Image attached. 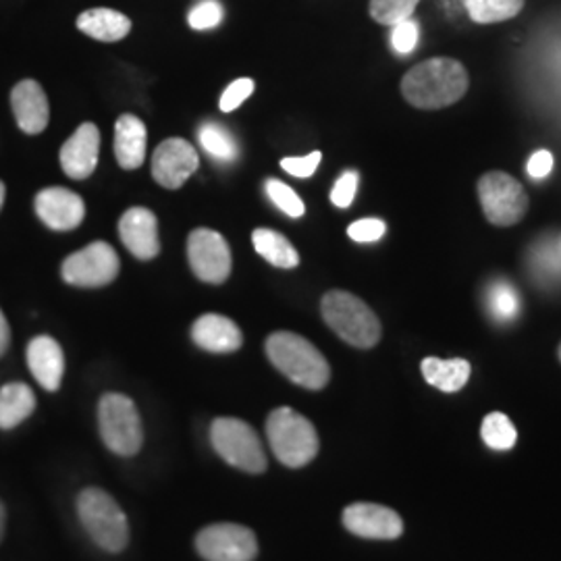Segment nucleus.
<instances>
[{"label": "nucleus", "instance_id": "nucleus-1", "mask_svg": "<svg viewBox=\"0 0 561 561\" xmlns=\"http://www.w3.org/2000/svg\"><path fill=\"white\" fill-rule=\"evenodd\" d=\"M400 88L401 96L414 108L439 111L466 96L470 88V76L460 60L433 57L414 65L403 76Z\"/></svg>", "mask_w": 561, "mask_h": 561}, {"label": "nucleus", "instance_id": "nucleus-2", "mask_svg": "<svg viewBox=\"0 0 561 561\" xmlns=\"http://www.w3.org/2000/svg\"><path fill=\"white\" fill-rule=\"evenodd\" d=\"M266 356L287 379L308 391H321L331 381V366L319 347L298 333L277 331L266 340Z\"/></svg>", "mask_w": 561, "mask_h": 561}, {"label": "nucleus", "instance_id": "nucleus-3", "mask_svg": "<svg viewBox=\"0 0 561 561\" xmlns=\"http://www.w3.org/2000/svg\"><path fill=\"white\" fill-rule=\"evenodd\" d=\"M321 314L329 329L352 347L370 350L381 341L382 327L373 308L358 296L333 289L322 296Z\"/></svg>", "mask_w": 561, "mask_h": 561}, {"label": "nucleus", "instance_id": "nucleus-4", "mask_svg": "<svg viewBox=\"0 0 561 561\" xmlns=\"http://www.w3.org/2000/svg\"><path fill=\"white\" fill-rule=\"evenodd\" d=\"M266 437L275 458L287 468H304L319 454L314 424L291 408H277L266 419Z\"/></svg>", "mask_w": 561, "mask_h": 561}, {"label": "nucleus", "instance_id": "nucleus-5", "mask_svg": "<svg viewBox=\"0 0 561 561\" xmlns=\"http://www.w3.org/2000/svg\"><path fill=\"white\" fill-rule=\"evenodd\" d=\"M78 514L85 533L108 553H119L129 542L127 518L106 491L90 486L78 497Z\"/></svg>", "mask_w": 561, "mask_h": 561}, {"label": "nucleus", "instance_id": "nucleus-6", "mask_svg": "<svg viewBox=\"0 0 561 561\" xmlns=\"http://www.w3.org/2000/svg\"><path fill=\"white\" fill-rule=\"evenodd\" d=\"M210 442L222 460L241 472L262 474L268 466L256 431L240 419H217L213 422Z\"/></svg>", "mask_w": 561, "mask_h": 561}, {"label": "nucleus", "instance_id": "nucleus-7", "mask_svg": "<svg viewBox=\"0 0 561 561\" xmlns=\"http://www.w3.org/2000/svg\"><path fill=\"white\" fill-rule=\"evenodd\" d=\"M99 426L104 445L123 458L140 451L144 442L140 414L136 403L121 393H106L99 403Z\"/></svg>", "mask_w": 561, "mask_h": 561}, {"label": "nucleus", "instance_id": "nucleus-8", "mask_svg": "<svg viewBox=\"0 0 561 561\" xmlns=\"http://www.w3.org/2000/svg\"><path fill=\"white\" fill-rule=\"evenodd\" d=\"M486 221L495 227H514L528 213V194L520 181L505 171H489L477 183Z\"/></svg>", "mask_w": 561, "mask_h": 561}, {"label": "nucleus", "instance_id": "nucleus-9", "mask_svg": "<svg viewBox=\"0 0 561 561\" xmlns=\"http://www.w3.org/2000/svg\"><path fill=\"white\" fill-rule=\"evenodd\" d=\"M119 268V256L115 248L106 241H92L62 262L60 275L69 285L94 289L117 279Z\"/></svg>", "mask_w": 561, "mask_h": 561}, {"label": "nucleus", "instance_id": "nucleus-10", "mask_svg": "<svg viewBox=\"0 0 561 561\" xmlns=\"http://www.w3.org/2000/svg\"><path fill=\"white\" fill-rule=\"evenodd\" d=\"M196 549L206 561H254L259 541L248 526L213 524L198 533Z\"/></svg>", "mask_w": 561, "mask_h": 561}, {"label": "nucleus", "instance_id": "nucleus-11", "mask_svg": "<svg viewBox=\"0 0 561 561\" xmlns=\"http://www.w3.org/2000/svg\"><path fill=\"white\" fill-rule=\"evenodd\" d=\"M187 259L194 275L204 283L221 285L231 275L229 243L213 229H196L190 233Z\"/></svg>", "mask_w": 561, "mask_h": 561}, {"label": "nucleus", "instance_id": "nucleus-12", "mask_svg": "<svg viewBox=\"0 0 561 561\" xmlns=\"http://www.w3.org/2000/svg\"><path fill=\"white\" fill-rule=\"evenodd\" d=\"M341 520L352 535L360 539L396 541L403 533L400 514L379 503H352L343 510Z\"/></svg>", "mask_w": 561, "mask_h": 561}, {"label": "nucleus", "instance_id": "nucleus-13", "mask_svg": "<svg viewBox=\"0 0 561 561\" xmlns=\"http://www.w3.org/2000/svg\"><path fill=\"white\" fill-rule=\"evenodd\" d=\"M198 152L190 141L169 138L154 150L152 178L167 190H180L198 171Z\"/></svg>", "mask_w": 561, "mask_h": 561}, {"label": "nucleus", "instance_id": "nucleus-14", "mask_svg": "<svg viewBox=\"0 0 561 561\" xmlns=\"http://www.w3.org/2000/svg\"><path fill=\"white\" fill-rule=\"evenodd\" d=\"M119 236L138 261H152L161 252L159 219L144 206H134L121 217Z\"/></svg>", "mask_w": 561, "mask_h": 561}, {"label": "nucleus", "instance_id": "nucleus-15", "mask_svg": "<svg viewBox=\"0 0 561 561\" xmlns=\"http://www.w3.org/2000/svg\"><path fill=\"white\" fill-rule=\"evenodd\" d=\"M36 215L55 231H71L83 221L85 204L67 187H46L36 196Z\"/></svg>", "mask_w": 561, "mask_h": 561}, {"label": "nucleus", "instance_id": "nucleus-16", "mask_svg": "<svg viewBox=\"0 0 561 561\" xmlns=\"http://www.w3.org/2000/svg\"><path fill=\"white\" fill-rule=\"evenodd\" d=\"M101 154V131L94 123H83L60 148V167L71 180H85L94 173Z\"/></svg>", "mask_w": 561, "mask_h": 561}, {"label": "nucleus", "instance_id": "nucleus-17", "mask_svg": "<svg viewBox=\"0 0 561 561\" xmlns=\"http://www.w3.org/2000/svg\"><path fill=\"white\" fill-rule=\"evenodd\" d=\"M11 106L21 131L38 136L50 119V106L46 92L38 81L23 80L11 92Z\"/></svg>", "mask_w": 561, "mask_h": 561}, {"label": "nucleus", "instance_id": "nucleus-18", "mask_svg": "<svg viewBox=\"0 0 561 561\" xmlns=\"http://www.w3.org/2000/svg\"><path fill=\"white\" fill-rule=\"evenodd\" d=\"M194 343L213 354H231L238 352L243 343L241 329L221 314H204L192 324Z\"/></svg>", "mask_w": 561, "mask_h": 561}, {"label": "nucleus", "instance_id": "nucleus-19", "mask_svg": "<svg viewBox=\"0 0 561 561\" xmlns=\"http://www.w3.org/2000/svg\"><path fill=\"white\" fill-rule=\"evenodd\" d=\"M27 366L34 379L41 382L46 391H57L65 373V356L60 350L59 341L41 335L34 337L27 345Z\"/></svg>", "mask_w": 561, "mask_h": 561}, {"label": "nucleus", "instance_id": "nucleus-20", "mask_svg": "<svg viewBox=\"0 0 561 561\" xmlns=\"http://www.w3.org/2000/svg\"><path fill=\"white\" fill-rule=\"evenodd\" d=\"M146 125L136 115H123L115 123V157L121 169L134 171L146 161Z\"/></svg>", "mask_w": 561, "mask_h": 561}, {"label": "nucleus", "instance_id": "nucleus-21", "mask_svg": "<svg viewBox=\"0 0 561 561\" xmlns=\"http://www.w3.org/2000/svg\"><path fill=\"white\" fill-rule=\"evenodd\" d=\"M76 23L80 32L99 42H119L131 32V20L106 7L83 11Z\"/></svg>", "mask_w": 561, "mask_h": 561}, {"label": "nucleus", "instance_id": "nucleus-22", "mask_svg": "<svg viewBox=\"0 0 561 561\" xmlns=\"http://www.w3.org/2000/svg\"><path fill=\"white\" fill-rule=\"evenodd\" d=\"M422 377L428 385L439 389L443 393H458L472 375L470 362L463 358H454V360H442L435 356L424 358L421 364Z\"/></svg>", "mask_w": 561, "mask_h": 561}, {"label": "nucleus", "instance_id": "nucleus-23", "mask_svg": "<svg viewBox=\"0 0 561 561\" xmlns=\"http://www.w3.org/2000/svg\"><path fill=\"white\" fill-rule=\"evenodd\" d=\"M36 410V396L25 382H9L0 389V428L11 431Z\"/></svg>", "mask_w": 561, "mask_h": 561}, {"label": "nucleus", "instance_id": "nucleus-24", "mask_svg": "<svg viewBox=\"0 0 561 561\" xmlns=\"http://www.w3.org/2000/svg\"><path fill=\"white\" fill-rule=\"evenodd\" d=\"M254 250L261 254L264 261L277 268H296L300 264V254L291 245V241L280 236L275 229H256L252 233Z\"/></svg>", "mask_w": 561, "mask_h": 561}, {"label": "nucleus", "instance_id": "nucleus-25", "mask_svg": "<svg viewBox=\"0 0 561 561\" xmlns=\"http://www.w3.org/2000/svg\"><path fill=\"white\" fill-rule=\"evenodd\" d=\"M470 20L481 25L502 23L520 15L526 0H463Z\"/></svg>", "mask_w": 561, "mask_h": 561}, {"label": "nucleus", "instance_id": "nucleus-26", "mask_svg": "<svg viewBox=\"0 0 561 561\" xmlns=\"http://www.w3.org/2000/svg\"><path fill=\"white\" fill-rule=\"evenodd\" d=\"M202 148L219 162H233L240 157V146L236 138L217 123H204L198 131Z\"/></svg>", "mask_w": 561, "mask_h": 561}, {"label": "nucleus", "instance_id": "nucleus-27", "mask_svg": "<svg viewBox=\"0 0 561 561\" xmlns=\"http://www.w3.org/2000/svg\"><path fill=\"white\" fill-rule=\"evenodd\" d=\"M482 442L486 443L491 449L497 451H507L516 445L518 433L514 422L510 421L502 412H491L484 421L481 428Z\"/></svg>", "mask_w": 561, "mask_h": 561}, {"label": "nucleus", "instance_id": "nucleus-28", "mask_svg": "<svg viewBox=\"0 0 561 561\" xmlns=\"http://www.w3.org/2000/svg\"><path fill=\"white\" fill-rule=\"evenodd\" d=\"M421 0H370L368 13L381 25H398L401 21L412 20Z\"/></svg>", "mask_w": 561, "mask_h": 561}, {"label": "nucleus", "instance_id": "nucleus-29", "mask_svg": "<svg viewBox=\"0 0 561 561\" xmlns=\"http://www.w3.org/2000/svg\"><path fill=\"white\" fill-rule=\"evenodd\" d=\"M264 190H266V196L271 198V202L283 210L287 217L291 219H300L306 213V206L301 202L300 196L279 180H266L264 183Z\"/></svg>", "mask_w": 561, "mask_h": 561}, {"label": "nucleus", "instance_id": "nucleus-30", "mask_svg": "<svg viewBox=\"0 0 561 561\" xmlns=\"http://www.w3.org/2000/svg\"><path fill=\"white\" fill-rule=\"evenodd\" d=\"M491 308L500 321H512L520 308L516 289L505 283H497L491 291Z\"/></svg>", "mask_w": 561, "mask_h": 561}, {"label": "nucleus", "instance_id": "nucleus-31", "mask_svg": "<svg viewBox=\"0 0 561 561\" xmlns=\"http://www.w3.org/2000/svg\"><path fill=\"white\" fill-rule=\"evenodd\" d=\"M190 27L192 30H213L222 21V7L219 0H204L190 13Z\"/></svg>", "mask_w": 561, "mask_h": 561}, {"label": "nucleus", "instance_id": "nucleus-32", "mask_svg": "<svg viewBox=\"0 0 561 561\" xmlns=\"http://www.w3.org/2000/svg\"><path fill=\"white\" fill-rule=\"evenodd\" d=\"M252 92H254V81L250 80V78H241V80L229 83L221 96L222 113L236 111L241 102H245L252 96Z\"/></svg>", "mask_w": 561, "mask_h": 561}, {"label": "nucleus", "instance_id": "nucleus-33", "mask_svg": "<svg viewBox=\"0 0 561 561\" xmlns=\"http://www.w3.org/2000/svg\"><path fill=\"white\" fill-rule=\"evenodd\" d=\"M356 192H358V173L347 171L341 175L340 180L335 181V185L331 190V202L337 208H350L356 198Z\"/></svg>", "mask_w": 561, "mask_h": 561}, {"label": "nucleus", "instance_id": "nucleus-34", "mask_svg": "<svg viewBox=\"0 0 561 561\" xmlns=\"http://www.w3.org/2000/svg\"><path fill=\"white\" fill-rule=\"evenodd\" d=\"M321 161L322 154L317 150V152H312V154H308V157H287V159H283V161H280V169L287 171V173L294 175V178L306 180V178H312V175L317 173Z\"/></svg>", "mask_w": 561, "mask_h": 561}, {"label": "nucleus", "instance_id": "nucleus-35", "mask_svg": "<svg viewBox=\"0 0 561 561\" xmlns=\"http://www.w3.org/2000/svg\"><path fill=\"white\" fill-rule=\"evenodd\" d=\"M391 44L400 55H408L416 48L419 44V25L412 20L401 21L393 27Z\"/></svg>", "mask_w": 561, "mask_h": 561}, {"label": "nucleus", "instance_id": "nucleus-36", "mask_svg": "<svg viewBox=\"0 0 561 561\" xmlns=\"http://www.w3.org/2000/svg\"><path fill=\"white\" fill-rule=\"evenodd\" d=\"M385 231H387V227L381 219H362V221L352 222L347 227V236L358 243L381 240Z\"/></svg>", "mask_w": 561, "mask_h": 561}, {"label": "nucleus", "instance_id": "nucleus-37", "mask_svg": "<svg viewBox=\"0 0 561 561\" xmlns=\"http://www.w3.org/2000/svg\"><path fill=\"white\" fill-rule=\"evenodd\" d=\"M526 169H528V173H530L535 180L547 178V175L551 173V169H553V157H551V152H547V150L535 152V154L530 157L528 164H526Z\"/></svg>", "mask_w": 561, "mask_h": 561}, {"label": "nucleus", "instance_id": "nucleus-38", "mask_svg": "<svg viewBox=\"0 0 561 561\" xmlns=\"http://www.w3.org/2000/svg\"><path fill=\"white\" fill-rule=\"evenodd\" d=\"M9 343H11V329H9V322L4 319L2 310H0V358L9 350Z\"/></svg>", "mask_w": 561, "mask_h": 561}, {"label": "nucleus", "instance_id": "nucleus-39", "mask_svg": "<svg viewBox=\"0 0 561 561\" xmlns=\"http://www.w3.org/2000/svg\"><path fill=\"white\" fill-rule=\"evenodd\" d=\"M4 526H7V510H4V503L0 502V541L4 537Z\"/></svg>", "mask_w": 561, "mask_h": 561}, {"label": "nucleus", "instance_id": "nucleus-40", "mask_svg": "<svg viewBox=\"0 0 561 561\" xmlns=\"http://www.w3.org/2000/svg\"><path fill=\"white\" fill-rule=\"evenodd\" d=\"M4 196H7V190H4V183L0 181V208H2V204H4Z\"/></svg>", "mask_w": 561, "mask_h": 561}, {"label": "nucleus", "instance_id": "nucleus-41", "mask_svg": "<svg viewBox=\"0 0 561 561\" xmlns=\"http://www.w3.org/2000/svg\"><path fill=\"white\" fill-rule=\"evenodd\" d=\"M558 358H560V362H561V343H560V347H558Z\"/></svg>", "mask_w": 561, "mask_h": 561}, {"label": "nucleus", "instance_id": "nucleus-42", "mask_svg": "<svg viewBox=\"0 0 561 561\" xmlns=\"http://www.w3.org/2000/svg\"><path fill=\"white\" fill-rule=\"evenodd\" d=\"M560 250H561V238H560Z\"/></svg>", "mask_w": 561, "mask_h": 561}]
</instances>
